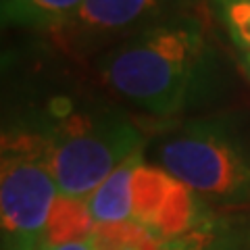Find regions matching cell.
Wrapping results in <instances>:
<instances>
[{
    "mask_svg": "<svg viewBox=\"0 0 250 250\" xmlns=\"http://www.w3.org/2000/svg\"><path fill=\"white\" fill-rule=\"evenodd\" d=\"M144 156L205 202L250 205V117L244 113L186 119L156 138Z\"/></svg>",
    "mask_w": 250,
    "mask_h": 250,
    "instance_id": "3957f363",
    "label": "cell"
},
{
    "mask_svg": "<svg viewBox=\"0 0 250 250\" xmlns=\"http://www.w3.org/2000/svg\"><path fill=\"white\" fill-rule=\"evenodd\" d=\"M98 250H117V248L98 246ZM131 250H250V228H246L244 223L219 221V219L213 217L208 223L186 233V236L179 238L156 236L146 246Z\"/></svg>",
    "mask_w": 250,
    "mask_h": 250,
    "instance_id": "52a82bcc",
    "label": "cell"
},
{
    "mask_svg": "<svg viewBox=\"0 0 250 250\" xmlns=\"http://www.w3.org/2000/svg\"><path fill=\"white\" fill-rule=\"evenodd\" d=\"M144 161H146L144 150L129 156L85 200L96 225L119 223L131 219V179H134L136 169Z\"/></svg>",
    "mask_w": 250,
    "mask_h": 250,
    "instance_id": "8992f818",
    "label": "cell"
},
{
    "mask_svg": "<svg viewBox=\"0 0 250 250\" xmlns=\"http://www.w3.org/2000/svg\"><path fill=\"white\" fill-rule=\"evenodd\" d=\"M238 59V65L242 69V73L246 75V80L250 82V52H242V54H236Z\"/></svg>",
    "mask_w": 250,
    "mask_h": 250,
    "instance_id": "4fadbf2b",
    "label": "cell"
},
{
    "mask_svg": "<svg viewBox=\"0 0 250 250\" xmlns=\"http://www.w3.org/2000/svg\"><path fill=\"white\" fill-rule=\"evenodd\" d=\"M173 182L175 177L169 175L165 169L144 161L131 179V219L142 223L144 228H150Z\"/></svg>",
    "mask_w": 250,
    "mask_h": 250,
    "instance_id": "9c48e42d",
    "label": "cell"
},
{
    "mask_svg": "<svg viewBox=\"0 0 250 250\" xmlns=\"http://www.w3.org/2000/svg\"><path fill=\"white\" fill-rule=\"evenodd\" d=\"M194 2L196 0H83L50 36L69 57L96 59L138 31L192 11Z\"/></svg>",
    "mask_w": 250,
    "mask_h": 250,
    "instance_id": "5b68a950",
    "label": "cell"
},
{
    "mask_svg": "<svg viewBox=\"0 0 250 250\" xmlns=\"http://www.w3.org/2000/svg\"><path fill=\"white\" fill-rule=\"evenodd\" d=\"M11 73L21 77L11 94L19 106L4 115V127L34 140L62 196L88 200L121 163L146 150L144 134L129 113L57 59Z\"/></svg>",
    "mask_w": 250,
    "mask_h": 250,
    "instance_id": "6da1fadb",
    "label": "cell"
},
{
    "mask_svg": "<svg viewBox=\"0 0 250 250\" xmlns=\"http://www.w3.org/2000/svg\"><path fill=\"white\" fill-rule=\"evenodd\" d=\"M0 248L44 250L59 186L27 134L2 127L0 156Z\"/></svg>",
    "mask_w": 250,
    "mask_h": 250,
    "instance_id": "277c9868",
    "label": "cell"
},
{
    "mask_svg": "<svg viewBox=\"0 0 250 250\" xmlns=\"http://www.w3.org/2000/svg\"><path fill=\"white\" fill-rule=\"evenodd\" d=\"M94 231H96V223L88 210V202L59 194L48 217L46 246L92 240Z\"/></svg>",
    "mask_w": 250,
    "mask_h": 250,
    "instance_id": "30bf717a",
    "label": "cell"
},
{
    "mask_svg": "<svg viewBox=\"0 0 250 250\" xmlns=\"http://www.w3.org/2000/svg\"><path fill=\"white\" fill-rule=\"evenodd\" d=\"M83 0H0V19L9 29L50 34Z\"/></svg>",
    "mask_w": 250,
    "mask_h": 250,
    "instance_id": "ba28073f",
    "label": "cell"
},
{
    "mask_svg": "<svg viewBox=\"0 0 250 250\" xmlns=\"http://www.w3.org/2000/svg\"><path fill=\"white\" fill-rule=\"evenodd\" d=\"M44 250H98L96 240H83V242H69V244H57V246H46Z\"/></svg>",
    "mask_w": 250,
    "mask_h": 250,
    "instance_id": "7c38bea8",
    "label": "cell"
},
{
    "mask_svg": "<svg viewBox=\"0 0 250 250\" xmlns=\"http://www.w3.org/2000/svg\"><path fill=\"white\" fill-rule=\"evenodd\" d=\"M213 21L228 38L233 54L250 52V0H207Z\"/></svg>",
    "mask_w": 250,
    "mask_h": 250,
    "instance_id": "8fae6325",
    "label": "cell"
},
{
    "mask_svg": "<svg viewBox=\"0 0 250 250\" xmlns=\"http://www.w3.org/2000/svg\"><path fill=\"white\" fill-rule=\"evenodd\" d=\"M92 65L106 90L156 119L213 104L229 83L223 52L194 11L125 38Z\"/></svg>",
    "mask_w": 250,
    "mask_h": 250,
    "instance_id": "7a4b0ae2",
    "label": "cell"
}]
</instances>
